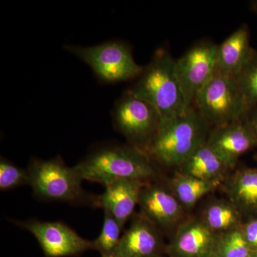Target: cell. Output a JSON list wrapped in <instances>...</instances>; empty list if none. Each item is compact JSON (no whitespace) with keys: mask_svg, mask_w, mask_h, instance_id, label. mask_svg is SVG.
Wrapping results in <instances>:
<instances>
[{"mask_svg":"<svg viewBox=\"0 0 257 257\" xmlns=\"http://www.w3.org/2000/svg\"><path fill=\"white\" fill-rule=\"evenodd\" d=\"M194 106L183 114L161 120L147 155L167 167H179L196 150L207 143L211 130Z\"/></svg>","mask_w":257,"mask_h":257,"instance_id":"obj_1","label":"cell"},{"mask_svg":"<svg viewBox=\"0 0 257 257\" xmlns=\"http://www.w3.org/2000/svg\"><path fill=\"white\" fill-rule=\"evenodd\" d=\"M175 63L170 52L157 49L136 83L128 89L152 104L161 120L175 117L189 109L176 74Z\"/></svg>","mask_w":257,"mask_h":257,"instance_id":"obj_2","label":"cell"},{"mask_svg":"<svg viewBox=\"0 0 257 257\" xmlns=\"http://www.w3.org/2000/svg\"><path fill=\"white\" fill-rule=\"evenodd\" d=\"M153 160L137 147H101L74 166L83 180L105 184L117 179L147 182L157 175Z\"/></svg>","mask_w":257,"mask_h":257,"instance_id":"obj_3","label":"cell"},{"mask_svg":"<svg viewBox=\"0 0 257 257\" xmlns=\"http://www.w3.org/2000/svg\"><path fill=\"white\" fill-rule=\"evenodd\" d=\"M28 171L34 194L42 200L100 207L99 196L86 192L75 167L65 165L61 157L50 160L32 159Z\"/></svg>","mask_w":257,"mask_h":257,"instance_id":"obj_4","label":"cell"},{"mask_svg":"<svg viewBox=\"0 0 257 257\" xmlns=\"http://www.w3.org/2000/svg\"><path fill=\"white\" fill-rule=\"evenodd\" d=\"M194 106L214 127L243 119L248 111L236 79L221 75L212 76L196 96Z\"/></svg>","mask_w":257,"mask_h":257,"instance_id":"obj_5","label":"cell"},{"mask_svg":"<svg viewBox=\"0 0 257 257\" xmlns=\"http://www.w3.org/2000/svg\"><path fill=\"white\" fill-rule=\"evenodd\" d=\"M64 48L88 64L104 82L138 78L144 69L135 62L130 47L122 42H106L92 47L65 45Z\"/></svg>","mask_w":257,"mask_h":257,"instance_id":"obj_6","label":"cell"},{"mask_svg":"<svg viewBox=\"0 0 257 257\" xmlns=\"http://www.w3.org/2000/svg\"><path fill=\"white\" fill-rule=\"evenodd\" d=\"M113 119L115 127L132 146L147 153L160 126L161 116L152 104L127 90L116 101Z\"/></svg>","mask_w":257,"mask_h":257,"instance_id":"obj_7","label":"cell"},{"mask_svg":"<svg viewBox=\"0 0 257 257\" xmlns=\"http://www.w3.org/2000/svg\"><path fill=\"white\" fill-rule=\"evenodd\" d=\"M217 47L212 42H199L176 60V74L188 108L214 75Z\"/></svg>","mask_w":257,"mask_h":257,"instance_id":"obj_8","label":"cell"},{"mask_svg":"<svg viewBox=\"0 0 257 257\" xmlns=\"http://www.w3.org/2000/svg\"><path fill=\"white\" fill-rule=\"evenodd\" d=\"M37 240L46 257L76 256L93 249V243L60 221H14Z\"/></svg>","mask_w":257,"mask_h":257,"instance_id":"obj_9","label":"cell"},{"mask_svg":"<svg viewBox=\"0 0 257 257\" xmlns=\"http://www.w3.org/2000/svg\"><path fill=\"white\" fill-rule=\"evenodd\" d=\"M207 143L231 169L241 155L257 147V136L245 117L214 127L211 130Z\"/></svg>","mask_w":257,"mask_h":257,"instance_id":"obj_10","label":"cell"},{"mask_svg":"<svg viewBox=\"0 0 257 257\" xmlns=\"http://www.w3.org/2000/svg\"><path fill=\"white\" fill-rule=\"evenodd\" d=\"M219 236L202 219H190L179 225L167 251L172 257H215Z\"/></svg>","mask_w":257,"mask_h":257,"instance_id":"obj_11","label":"cell"},{"mask_svg":"<svg viewBox=\"0 0 257 257\" xmlns=\"http://www.w3.org/2000/svg\"><path fill=\"white\" fill-rule=\"evenodd\" d=\"M138 205L141 214L159 229H170L178 222L183 207L173 192L163 185L147 182L142 189Z\"/></svg>","mask_w":257,"mask_h":257,"instance_id":"obj_12","label":"cell"},{"mask_svg":"<svg viewBox=\"0 0 257 257\" xmlns=\"http://www.w3.org/2000/svg\"><path fill=\"white\" fill-rule=\"evenodd\" d=\"M162 246L160 229L141 214L134 216L111 257H159Z\"/></svg>","mask_w":257,"mask_h":257,"instance_id":"obj_13","label":"cell"},{"mask_svg":"<svg viewBox=\"0 0 257 257\" xmlns=\"http://www.w3.org/2000/svg\"><path fill=\"white\" fill-rule=\"evenodd\" d=\"M255 52L250 43V32L242 25L228 37L216 50L214 75L236 77Z\"/></svg>","mask_w":257,"mask_h":257,"instance_id":"obj_14","label":"cell"},{"mask_svg":"<svg viewBox=\"0 0 257 257\" xmlns=\"http://www.w3.org/2000/svg\"><path fill=\"white\" fill-rule=\"evenodd\" d=\"M146 182L117 179L104 184V193L99 196V206L109 211L124 228L139 204L140 194Z\"/></svg>","mask_w":257,"mask_h":257,"instance_id":"obj_15","label":"cell"},{"mask_svg":"<svg viewBox=\"0 0 257 257\" xmlns=\"http://www.w3.org/2000/svg\"><path fill=\"white\" fill-rule=\"evenodd\" d=\"M228 200L243 215L257 217V169L237 171L224 185Z\"/></svg>","mask_w":257,"mask_h":257,"instance_id":"obj_16","label":"cell"},{"mask_svg":"<svg viewBox=\"0 0 257 257\" xmlns=\"http://www.w3.org/2000/svg\"><path fill=\"white\" fill-rule=\"evenodd\" d=\"M179 168L184 175L209 181H222L229 169L207 143L198 147Z\"/></svg>","mask_w":257,"mask_h":257,"instance_id":"obj_17","label":"cell"},{"mask_svg":"<svg viewBox=\"0 0 257 257\" xmlns=\"http://www.w3.org/2000/svg\"><path fill=\"white\" fill-rule=\"evenodd\" d=\"M221 182L204 180L179 172L171 180V187L182 207L192 208L204 196L217 188Z\"/></svg>","mask_w":257,"mask_h":257,"instance_id":"obj_18","label":"cell"},{"mask_svg":"<svg viewBox=\"0 0 257 257\" xmlns=\"http://www.w3.org/2000/svg\"><path fill=\"white\" fill-rule=\"evenodd\" d=\"M242 214L229 200L211 203L204 210L202 220L217 234L241 227Z\"/></svg>","mask_w":257,"mask_h":257,"instance_id":"obj_19","label":"cell"},{"mask_svg":"<svg viewBox=\"0 0 257 257\" xmlns=\"http://www.w3.org/2000/svg\"><path fill=\"white\" fill-rule=\"evenodd\" d=\"M241 227L219 234L215 257H248L252 253Z\"/></svg>","mask_w":257,"mask_h":257,"instance_id":"obj_20","label":"cell"},{"mask_svg":"<svg viewBox=\"0 0 257 257\" xmlns=\"http://www.w3.org/2000/svg\"><path fill=\"white\" fill-rule=\"evenodd\" d=\"M104 216L100 234L93 243V249L101 253V256H111L121 239L123 228L109 211L104 210Z\"/></svg>","mask_w":257,"mask_h":257,"instance_id":"obj_21","label":"cell"},{"mask_svg":"<svg viewBox=\"0 0 257 257\" xmlns=\"http://www.w3.org/2000/svg\"><path fill=\"white\" fill-rule=\"evenodd\" d=\"M242 92L248 110L257 104V51L253 52L248 63L234 77Z\"/></svg>","mask_w":257,"mask_h":257,"instance_id":"obj_22","label":"cell"},{"mask_svg":"<svg viewBox=\"0 0 257 257\" xmlns=\"http://www.w3.org/2000/svg\"><path fill=\"white\" fill-rule=\"evenodd\" d=\"M28 170H23L10 161L2 157L0 161V189L2 191L30 184Z\"/></svg>","mask_w":257,"mask_h":257,"instance_id":"obj_23","label":"cell"},{"mask_svg":"<svg viewBox=\"0 0 257 257\" xmlns=\"http://www.w3.org/2000/svg\"><path fill=\"white\" fill-rule=\"evenodd\" d=\"M241 228L250 248L253 251H257V217L251 218L241 225Z\"/></svg>","mask_w":257,"mask_h":257,"instance_id":"obj_24","label":"cell"},{"mask_svg":"<svg viewBox=\"0 0 257 257\" xmlns=\"http://www.w3.org/2000/svg\"><path fill=\"white\" fill-rule=\"evenodd\" d=\"M246 117L249 124L252 126L257 136V104L248 110Z\"/></svg>","mask_w":257,"mask_h":257,"instance_id":"obj_25","label":"cell"},{"mask_svg":"<svg viewBox=\"0 0 257 257\" xmlns=\"http://www.w3.org/2000/svg\"><path fill=\"white\" fill-rule=\"evenodd\" d=\"M251 9L257 15V1H253L251 3Z\"/></svg>","mask_w":257,"mask_h":257,"instance_id":"obj_26","label":"cell"},{"mask_svg":"<svg viewBox=\"0 0 257 257\" xmlns=\"http://www.w3.org/2000/svg\"><path fill=\"white\" fill-rule=\"evenodd\" d=\"M248 257H257V251H253L252 253Z\"/></svg>","mask_w":257,"mask_h":257,"instance_id":"obj_27","label":"cell"},{"mask_svg":"<svg viewBox=\"0 0 257 257\" xmlns=\"http://www.w3.org/2000/svg\"><path fill=\"white\" fill-rule=\"evenodd\" d=\"M101 257H111V256H101Z\"/></svg>","mask_w":257,"mask_h":257,"instance_id":"obj_28","label":"cell"}]
</instances>
